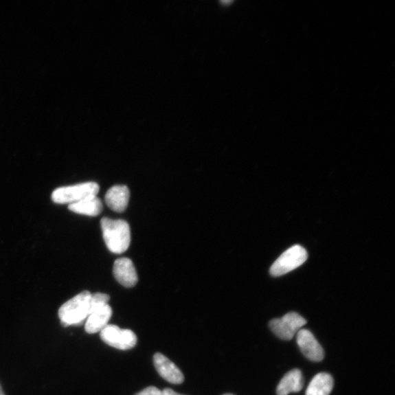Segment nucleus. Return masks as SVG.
<instances>
[{"label":"nucleus","mask_w":395,"mask_h":395,"mask_svg":"<svg viewBox=\"0 0 395 395\" xmlns=\"http://www.w3.org/2000/svg\"><path fill=\"white\" fill-rule=\"evenodd\" d=\"M134 395H163V391L155 387H149Z\"/></svg>","instance_id":"nucleus-16"},{"label":"nucleus","mask_w":395,"mask_h":395,"mask_svg":"<svg viewBox=\"0 0 395 395\" xmlns=\"http://www.w3.org/2000/svg\"><path fill=\"white\" fill-rule=\"evenodd\" d=\"M306 324L307 321L302 316L291 312L285 315L283 318L271 321L269 327L280 339L290 341Z\"/></svg>","instance_id":"nucleus-6"},{"label":"nucleus","mask_w":395,"mask_h":395,"mask_svg":"<svg viewBox=\"0 0 395 395\" xmlns=\"http://www.w3.org/2000/svg\"><path fill=\"white\" fill-rule=\"evenodd\" d=\"M99 190L98 184L93 182L61 187L53 191L52 199L56 204L71 205L88 198L97 196Z\"/></svg>","instance_id":"nucleus-3"},{"label":"nucleus","mask_w":395,"mask_h":395,"mask_svg":"<svg viewBox=\"0 0 395 395\" xmlns=\"http://www.w3.org/2000/svg\"><path fill=\"white\" fill-rule=\"evenodd\" d=\"M297 341L302 354L308 359L313 362H321L323 360L324 349L309 330L301 329L297 332Z\"/></svg>","instance_id":"nucleus-7"},{"label":"nucleus","mask_w":395,"mask_h":395,"mask_svg":"<svg viewBox=\"0 0 395 395\" xmlns=\"http://www.w3.org/2000/svg\"><path fill=\"white\" fill-rule=\"evenodd\" d=\"M334 381L331 375L321 372L311 381L306 395H330L332 391Z\"/></svg>","instance_id":"nucleus-14"},{"label":"nucleus","mask_w":395,"mask_h":395,"mask_svg":"<svg viewBox=\"0 0 395 395\" xmlns=\"http://www.w3.org/2000/svg\"><path fill=\"white\" fill-rule=\"evenodd\" d=\"M163 395H183V394H178L172 389H165L163 391Z\"/></svg>","instance_id":"nucleus-17"},{"label":"nucleus","mask_w":395,"mask_h":395,"mask_svg":"<svg viewBox=\"0 0 395 395\" xmlns=\"http://www.w3.org/2000/svg\"><path fill=\"white\" fill-rule=\"evenodd\" d=\"M308 253L300 245H293L282 254L270 268V274L274 277L286 275L307 261Z\"/></svg>","instance_id":"nucleus-4"},{"label":"nucleus","mask_w":395,"mask_h":395,"mask_svg":"<svg viewBox=\"0 0 395 395\" xmlns=\"http://www.w3.org/2000/svg\"><path fill=\"white\" fill-rule=\"evenodd\" d=\"M100 225L105 243L111 253L121 254L128 249L131 237L126 221L104 218L100 221Z\"/></svg>","instance_id":"nucleus-1"},{"label":"nucleus","mask_w":395,"mask_h":395,"mask_svg":"<svg viewBox=\"0 0 395 395\" xmlns=\"http://www.w3.org/2000/svg\"><path fill=\"white\" fill-rule=\"evenodd\" d=\"M116 280L122 286L131 288L137 285L138 275L133 262L128 258H120L116 260L113 269Z\"/></svg>","instance_id":"nucleus-9"},{"label":"nucleus","mask_w":395,"mask_h":395,"mask_svg":"<svg viewBox=\"0 0 395 395\" xmlns=\"http://www.w3.org/2000/svg\"><path fill=\"white\" fill-rule=\"evenodd\" d=\"M223 395H234V394H223Z\"/></svg>","instance_id":"nucleus-19"},{"label":"nucleus","mask_w":395,"mask_h":395,"mask_svg":"<svg viewBox=\"0 0 395 395\" xmlns=\"http://www.w3.org/2000/svg\"><path fill=\"white\" fill-rule=\"evenodd\" d=\"M91 296V293L84 291L64 303L58 311L61 324L65 326L82 324L89 315Z\"/></svg>","instance_id":"nucleus-2"},{"label":"nucleus","mask_w":395,"mask_h":395,"mask_svg":"<svg viewBox=\"0 0 395 395\" xmlns=\"http://www.w3.org/2000/svg\"><path fill=\"white\" fill-rule=\"evenodd\" d=\"M110 297L106 293H96L92 295L89 301V314L109 304Z\"/></svg>","instance_id":"nucleus-15"},{"label":"nucleus","mask_w":395,"mask_h":395,"mask_svg":"<svg viewBox=\"0 0 395 395\" xmlns=\"http://www.w3.org/2000/svg\"><path fill=\"white\" fill-rule=\"evenodd\" d=\"M130 191L127 186L115 185L111 188L105 196L107 206L113 211L123 212L128 207Z\"/></svg>","instance_id":"nucleus-10"},{"label":"nucleus","mask_w":395,"mask_h":395,"mask_svg":"<svg viewBox=\"0 0 395 395\" xmlns=\"http://www.w3.org/2000/svg\"><path fill=\"white\" fill-rule=\"evenodd\" d=\"M69 209L76 214L95 217L102 212L103 205L98 197L94 196L69 205Z\"/></svg>","instance_id":"nucleus-13"},{"label":"nucleus","mask_w":395,"mask_h":395,"mask_svg":"<svg viewBox=\"0 0 395 395\" xmlns=\"http://www.w3.org/2000/svg\"><path fill=\"white\" fill-rule=\"evenodd\" d=\"M100 335L105 343L123 351L134 348L137 343V337L132 330L121 329L114 324H108Z\"/></svg>","instance_id":"nucleus-5"},{"label":"nucleus","mask_w":395,"mask_h":395,"mask_svg":"<svg viewBox=\"0 0 395 395\" xmlns=\"http://www.w3.org/2000/svg\"><path fill=\"white\" fill-rule=\"evenodd\" d=\"M112 315L109 304L90 313L85 324V331L88 334H95L102 331L109 324Z\"/></svg>","instance_id":"nucleus-11"},{"label":"nucleus","mask_w":395,"mask_h":395,"mask_svg":"<svg viewBox=\"0 0 395 395\" xmlns=\"http://www.w3.org/2000/svg\"><path fill=\"white\" fill-rule=\"evenodd\" d=\"M304 385V379L301 370L293 369L286 374L277 388L278 395H288L291 392H299Z\"/></svg>","instance_id":"nucleus-12"},{"label":"nucleus","mask_w":395,"mask_h":395,"mask_svg":"<svg viewBox=\"0 0 395 395\" xmlns=\"http://www.w3.org/2000/svg\"><path fill=\"white\" fill-rule=\"evenodd\" d=\"M153 363L158 374L166 381L180 385L184 381L183 372L161 353H156L153 357Z\"/></svg>","instance_id":"nucleus-8"},{"label":"nucleus","mask_w":395,"mask_h":395,"mask_svg":"<svg viewBox=\"0 0 395 395\" xmlns=\"http://www.w3.org/2000/svg\"><path fill=\"white\" fill-rule=\"evenodd\" d=\"M0 395H5L4 392L2 389L1 385H0Z\"/></svg>","instance_id":"nucleus-18"}]
</instances>
